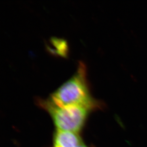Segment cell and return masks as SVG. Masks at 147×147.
<instances>
[{"label":"cell","instance_id":"obj_2","mask_svg":"<svg viewBox=\"0 0 147 147\" xmlns=\"http://www.w3.org/2000/svg\"><path fill=\"white\" fill-rule=\"evenodd\" d=\"M37 103L49 113L58 130L76 133L82 129L88 116L93 111L83 106L56 105L49 98H38Z\"/></svg>","mask_w":147,"mask_h":147},{"label":"cell","instance_id":"obj_3","mask_svg":"<svg viewBox=\"0 0 147 147\" xmlns=\"http://www.w3.org/2000/svg\"><path fill=\"white\" fill-rule=\"evenodd\" d=\"M82 143L78 133L57 130L54 135V147H78Z\"/></svg>","mask_w":147,"mask_h":147},{"label":"cell","instance_id":"obj_4","mask_svg":"<svg viewBox=\"0 0 147 147\" xmlns=\"http://www.w3.org/2000/svg\"><path fill=\"white\" fill-rule=\"evenodd\" d=\"M78 147H88L87 146H86L85 145L83 144V143H82V144L80 146H79Z\"/></svg>","mask_w":147,"mask_h":147},{"label":"cell","instance_id":"obj_5","mask_svg":"<svg viewBox=\"0 0 147 147\" xmlns=\"http://www.w3.org/2000/svg\"></svg>","mask_w":147,"mask_h":147},{"label":"cell","instance_id":"obj_1","mask_svg":"<svg viewBox=\"0 0 147 147\" xmlns=\"http://www.w3.org/2000/svg\"><path fill=\"white\" fill-rule=\"evenodd\" d=\"M48 98L60 106H83L93 111L104 107L102 102L92 96L87 67L82 61H79L74 75L53 92Z\"/></svg>","mask_w":147,"mask_h":147}]
</instances>
